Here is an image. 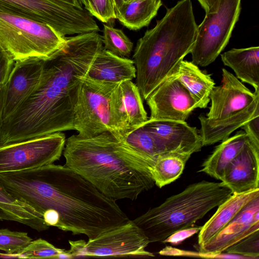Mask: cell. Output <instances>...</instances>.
<instances>
[{"label":"cell","mask_w":259,"mask_h":259,"mask_svg":"<svg viewBox=\"0 0 259 259\" xmlns=\"http://www.w3.org/2000/svg\"><path fill=\"white\" fill-rule=\"evenodd\" d=\"M197 27L191 0H181L167 9L155 26L138 40L133 60L136 84L143 100L174 73L190 53Z\"/></svg>","instance_id":"277c9868"},{"label":"cell","mask_w":259,"mask_h":259,"mask_svg":"<svg viewBox=\"0 0 259 259\" xmlns=\"http://www.w3.org/2000/svg\"><path fill=\"white\" fill-rule=\"evenodd\" d=\"M191 155L174 152L159 154L150 170L155 184L161 188L180 177Z\"/></svg>","instance_id":"484cf974"},{"label":"cell","mask_w":259,"mask_h":259,"mask_svg":"<svg viewBox=\"0 0 259 259\" xmlns=\"http://www.w3.org/2000/svg\"><path fill=\"white\" fill-rule=\"evenodd\" d=\"M73 258L80 257H153L146 250L150 243L133 220L105 231L92 239L69 241Z\"/></svg>","instance_id":"8fae6325"},{"label":"cell","mask_w":259,"mask_h":259,"mask_svg":"<svg viewBox=\"0 0 259 259\" xmlns=\"http://www.w3.org/2000/svg\"><path fill=\"white\" fill-rule=\"evenodd\" d=\"M65 250L56 247L47 241L39 238L32 240L17 253L20 258H59Z\"/></svg>","instance_id":"f1b7e54d"},{"label":"cell","mask_w":259,"mask_h":259,"mask_svg":"<svg viewBox=\"0 0 259 259\" xmlns=\"http://www.w3.org/2000/svg\"><path fill=\"white\" fill-rule=\"evenodd\" d=\"M248 141V137L242 131L222 141L204 161L199 171L222 181L227 166Z\"/></svg>","instance_id":"603a6c76"},{"label":"cell","mask_w":259,"mask_h":259,"mask_svg":"<svg viewBox=\"0 0 259 259\" xmlns=\"http://www.w3.org/2000/svg\"><path fill=\"white\" fill-rule=\"evenodd\" d=\"M115 11V14L123 5V0H111Z\"/></svg>","instance_id":"ab89813d"},{"label":"cell","mask_w":259,"mask_h":259,"mask_svg":"<svg viewBox=\"0 0 259 259\" xmlns=\"http://www.w3.org/2000/svg\"><path fill=\"white\" fill-rule=\"evenodd\" d=\"M45 59L15 61L6 81L0 86V123L34 91L40 80Z\"/></svg>","instance_id":"4fadbf2b"},{"label":"cell","mask_w":259,"mask_h":259,"mask_svg":"<svg viewBox=\"0 0 259 259\" xmlns=\"http://www.w3.org/2000/svg\"><path fill=\"white\" fill-rule=\"evenodd\" d=\"M222 182L232 194L259 189V147L249 140L227 166Z\"/></svg>","instance_id":"ac0fdd59"},{"label":"cell","mask_w":259,"mask_h":259,"mask_svg":"<svg viewBox=\"0 0 259 259\" xmlns=\"http://www.w3.org/2000/svg\"><path fill=\"white\" fill-rule=\"evenodd\" d=\"M102 37L106 50L120 57L130 56L134 45L122 30L114 27L110 23L104 24Z\"/></svg>","instance_id":"83f0119b"},{"label":"cell","mask_w":259,"mask_h":259,"mask_svg":"<svg viewBox=\"0 0 259 259\" xmlns=\"http://www.w3.org/2000/svg\"><path fill=\"white\" fill-rule=\"evenodd\" d=\"M155 137L161 153L174 152L192 155L203 147L196 127L185 121L149 119L143 124Z\"/></svg>","instance_id":"9a60e30c"},{"label":"cell","mask_w":259,"mask_h":259,"mask_svg":"<svg viewBox=\"0 0 259 259\" xmlns=\"http://www.w3.org/2000/svg\"><path fill=\"white\" fill-rule=\"evenodd\" d=\"M201 227H190L178 230L164 240L162 243H169L173 245L181 243L185 240L197 234L201 229Z\"/></svg>","instance_id":"836d02e7"},{"label":"cell","mask_w":259,"mask_h":259,"mask_svg":"<svg viewBox=\"0 0 259 259\" xmlns=\"http://www.w3.org/2000/svg\"><path fill=\"white\" fill-rule=\"evenodd\" d=\"M223 64L231 68L236 77L259 89V47L232 49L221 54Z\"/></svg>","instance_id":"7402d4cb"},{"label":"cell","mask_w":259,"mask_h":259,"mask_svg":"<svg viewBox=\"0 0 259 259\" xmlns=\"http://www.w3.org/2000/svg\"><path fill=\"white\" fill-rule=\"evenodd\" d=\"M66 140L63 133L56 132L0 145V174L54 163L63 154Z\"/></svg>","instance_id":"7c38bea8"},{"label":"cell","mask_w":259,"mask_h":259,"mask_svg":"<svg viewBox=\"0 0 259 259\" xmlns=\"http://www.w3.org/2000/svg\"><path fill=\"white\" fill-rule=\"evenodd\" d=\"M0 220L16 222L38 232L46 231L50 227L39 213L9 193L1 182Z\"/></svg>","instance_id":"cb8c5ba5"},{"label":"cell","mask_w":259,"mask_h":259,"mask_svg":"<svg viewBox=\"0 0 259 259\" xmlns=\"http://www.w3.org/2000/svg\"><path fill=\"white\" fill-rule=\"evenodd\" d=\"M0 10L46 23L65 36L100 31L85 9L55 0H0Z\"/></svg>","instance_id":"9c48e42d"},{"label":"cell","mask_w":259,"mask_h":259,"mask_svg":"<svg viewBox=\"0 0 259 259\" xmlns=\"http://www.w3.org/2000/svg\"><path fill=\"white\" fill-rule=\"evenodd\" d=\"M241 0H220L215 12L205 14L198 25L190 53L192 62L205 67L212 63L228 45L238 21Z\"/></svg>","instance_id":"30bf717a"},{"label":"cell","mask_w":259,"mask_h":259,"mask_svg":"<svg viewBox=\"0 0 259 259\" xmlns=\"http://www.w3.org/2000/svg\"><path fill=\"white\" fill-rule=\"evenodd\" d=\"M159 253L161 255L166 256H185L200 257L205 258H222L225 257L223 253L213 254L201 252L200 251L196 252L194 251H186L178 249L171 246H166L161 250Z\"/></svg>","instance_id":"d6a6232c"},{"label":"cell","mask_w":259,"mask_h":259,"mask_svg":"<svg viewBox=\"0 0 259 259\" xmlns=\"http://www.w3.org/2000/svg\"><path fill=\"white\" fill-rule=\"evenodd\" d=\"M0 258H20V256L18 253L9 254L7 253L0 252Z\"/></svg>","instance_id":"f35d334b"},{"label":"cell","mask_w":259,"mask_h":259,"mask_svg":"<svg viewBox=\"0 0 259 259\" xmlns=\"http://www.w3.org/2000/svg\"><path fill=\"white\" fill-rule=\"evenodd\" d=\"M222 84L213 88L206 116L198 117L203 146L222 141L259 115V89L251 92L235 75L222 69Z\"/></svg>","instance_id":"8992f818"},{"label":"cell","mask_w":259,"mask_h":259,"mask_svg":"<svg viewBox=\"0 0 259 259\" xmlns=\"http://www.w3.org/2000/svg\"><path fill=\"white\" fill-rule=\"evenodd\" d=\"M122 140L148 165L150 170L161 154L156 139L143 125L130 131Z\"/></svg>","instance_id":"4316f807"},{"label":"cell","mask_w":259,"mask_h":259,"mask_svg":"<svg viewBox=\"0 0 259 259\" xmlns=\"http://www.w3.org/2000/svg\"><path fill=\"white\" fill-rule=\"evenodd\" d=\"M259 231V196L249 202L217 235L199 246L201 252L218 254Z\"/></svg>","instance_id":"e0dca14e"},{"label":"cell","mask_w":259,"mask_h":259,"mask_svg":"<svg viewBox=\"0 0 259 259\" xmlns=\"http://www.w3.org/2000/svg\"><path fill=\"white\" fill-rule=\"evenodd\" d=\"M32 240L26 232L0 229V250L5 253H17Z\"/></svg>","instance_id":"f546056e"},{"label":"cell","mask_w":259,"mask_h":259,"mask_svg":"<svg viewBox=\"0 0 259 259\" xmlns=\"http://www.w3.org/2000/svg\"><path fill=\"white\" fill-rule=\"evenodd\" d=\"M162 5V0H135L123 3L115 13L116 19L130 30H138L150 24Z\"/></svg>","instance_id":"d4e9b609"},{"label":"cell","mask_w":259,"mask_h":259,"mask_svg":"<svg viewBox=\"0 0 259 259\" xmlns=\"http://www.w3.org/2000/svg\"><path fill=\"white\" fill-rule=\"evenodd\" d=\"M0 182L42 217L47 211H55L59 218L58 228L89 239L130 220L115 200L65 165L1 173Z\"/></svg>","instance_id":"7a4b0ae2"},{"label":"cell","mask_w":259,"mask_h":259,"mask_svg":"<svg viewBox=\"0 0 259 259\" xmlns=\"http://www.w3.org/2000/svg\"><path fill=\"white\" fill-rule=\"evenodd\" d=\"M78 1H79V2L81 6L82 5H83L84 7L86 6L87 0H78Z\"/></svg>","instance_id":"60d3db41"},{"label":"cell","mask_w":259,"mask_h":259,"mask_svg":"<svg viewBox=\"0 0 259 259\" xmlns=\"http://www.w3.org/2000/svg\"><path fill=\"white\" fill-rule=\"evenodd\" d=\"M135 1V0H123V3H129V2H131L132 1Z\"/></svg>","instance_id":"b9f144b4"},{"label":"cell","mask_w":259,"mask_h":259,"mask_svg":"<svg viewBox=\"0 0 259 259\" xmlns=\"http://www.w3.org/2000/svg\"><path fill=\"white\" fill-rule=\"evenodd\" d=\"M136 76L133 60L117 56L103 48L93 60L85 77L98 82L115 83L132 80Z\"/></svg>","instance_id":"d6986e66"},{"label":"cell","mask_w":259,"mask_h":259,"mask_svg":"<svg viewBox=\"0 0 259 259\" xmlns=\"http://www.w3.org/2000/svg\"><path fill=\"white\" fill-rule=\"evenodd\" d=\"M84 8L102 22L107 23L116 19L111 0H87Z\"/></svg>","instance_id":"1f68e13d"},{"label":"cell","mask_w":259,"mask_h":259,"mask_svg":"<svg viewBox=\"0 0 259 259\" xmlns=\"http://www.w3.org/2000/svg\"><path fill=\"white\" fill-rule=\"evenodd\" d=\"M111 100L121 140L130 131L141 126L148 119L139 89L132 80L117 83Z\"/></svg>","instance_id":"2e32d148"},{"label":"cell","mask_w":259,"mask_h":259,"mask_svg":"<svg viewBox=\"0 0 259 259\" xmlns=\"http://www.w3.org/2000/svg\"><path fill=\"white\" fill-rule=\"evenodd\" d=\"M259 196V189L232 194L219 205L213 215L201 227L198 236L199 246L222 230L249 202Z\"/></svg>","instance_id":"ffe728a7"},{"label":"cell","mask_w":259,"mask_h":259,"mask_svg":"<svg viewBox=\"0 0 259 259\" xmlns=\"http://www.w3.org/2000/svg\"><path fill=\"white\" fill-rule=\"evenodd\" d=\"M150 110V119L185 121L196 104L174 73L169 76L146 100Z\"/></svg>","instance_id":"5bb4252c"},{"label":"cell","mask_w":259,"mask_h":259,"mask_svg":"<svg viewBox=\"0 0 259 259\" xmlns=\"http://www.w3.org/2000/svg\"><path fill=\"white\" fill-rule=\"evenodd\" d=\"M15 61L0 48V86L7 80Z\"/></svg>","instance_id":"d590c367"},{"label":"cell","mask_w":259,"mask_h":259,"mask_svg":"<svg viewBox=\"0 0 259 259\" xmlns=\"http://www.w3.org/2000/svg\"><path fill=\"white\" fill-rule=\"evenodd\" d=\"M117 83H105L82 77L74 106L73 128L79 137L89 138L110 132L120 139L111 105Z\"/></svg>","instance_id":"ba28073f"},{"label":"cell","mask_w":259,"mask_h":259,"mask_svg":"<svg viewBox=\"0 0 259 259\" xmlns=\"http://www.w3.org/2000/svg\"><path fill=\"white\" fill-rule=\"evenodd\" d=\"M103 47L97 32L66 36L64 46L45 59L34 91L0 123V145L74 130L78 85Z\"/></svg>","instance_id":"6da1fadb"},{"label":"cell","mask_w":259,"mask_h":259,"mask_svg":"<svg viewBox=\"0 0 259 259\" xmlns=\"http://www.w3.org/2000/svg\"><path fill=\"white\" fill-rule=\"evenodd\" d=\"M241 127L249 141L254 145L259 147V115L252 117Z\"/></svg>","instance_id":"e575fe53"},{"label":"cell","mask_w":259,"mask_h":259,"mask_svg":"<svg viewBox=\"0 0 259 259\" xmlns=\"http://www.w3.org/2000/svg\"><path fill=\"white\" fill-rule=\"evenodd\" d=\"M232 194L222 181H202L189 185L133 221L150 243L162 242L174 232L192 227Z\"/></svg>","instance_id":"5b68a950"},{"label":"cell","mask_w":259,"mask_h":259,"mask_svg":"<svg viewBox=\"0 0 259 259\" xmlns=\"http://www.w3.org/2000/svg\"><path fill=\"white\" fill-rule=\"evenodd\" d=\"M73 6L79 9H82L78 0H55Z\"/></svg>","instance_id":"74e56055"},{"label":"cell","mask_w":259,"mask_h":259,"mask_svg":"<svg viewBox=\"0 0 259 259\" xmlns=\"http://www.w3.org/2000/svg\"><path fill=\"white\" fill-rule=\"evenodd\" d=\"M65 165L107 197L135 200L153 187L148 164L122 140L110 132L66 140Z\"/></svg>","instance_id":"3957f363"},{"label":"cell","mask_w":259,"mask_h":259,"mask_svg":"<svg viewBox=\"0 0 259 259\" xmlns=\"http://www.w3.org/2000/svg\"><path fill=\"white\" fill-rule=\"evenodd\" d=\"M174 74L189 92L197 107L206 108L210 101V93L215 86L211 76L193 62L186 60L181 62Z\"/></svg>","instance_id":"44dd1931"},{"label":"cell","mask_w":259,"mask_h":259,"mask_svg":"<svg viewBox=\"0 0 259 259\" xmlns=\"http://www.w3.org/2000/svg\"><path fill=\"white\" fill-rule=\"evenodd\" d=\"M66 36L41 22L0 10V48L14 61L50 58Z\"/></svg>","instance_id":"52a82bcc"},{"label":"cell","mask_w":259,"mask_h":259,"mask_svg":"<svg viewBox=\"0 0 259 259\" xmlns=\"http://www.w3.org/2000/svg\"><path fill=\"white\" fill-rule=\"evenodd\" d=\"M204 10L205 14L215 12L218 8L220 0H197Z\"/></svg>","instance_id":"8d00e7d4"},{"label":"cell","mask_w":259,"mask_h":259,"mask_svg":"<svg viewBox=\"0 0 259 259\" xmlns=\"http://www.w3.org/2000/svg\"><path fill=\"white\" fill-rule=\"evenodd\" d=\"M224 252L243 256L248 259H258L259 231L230 246Z\"/></svg>","instance_id":"4dcf8cb0"}]
</instances>
